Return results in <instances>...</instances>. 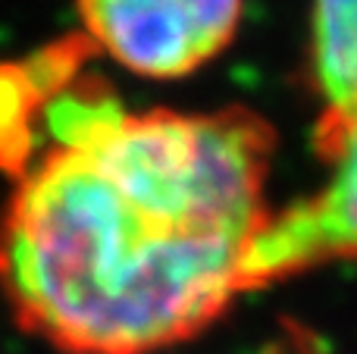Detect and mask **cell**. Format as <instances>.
<instances>
[{
  "mask_svg": "<svg viewBox=\"0 0 357 354\" xmlns=\"http://www.w3.org/2000/svg\"><path fill=\"white\" fill-rule=\"evenodd\" d=\"M50 148L0 220V286L66 354H154L241 292L276 138L245 107L129 113L98 85L47 107Z\"/></svg>",
  "mask_w": 357,
  "mask_h": 354,
  "instance_id": "6da1fadb",
  "label": "cell"
},
{
  "mask_svg": "<svg viewBox=\"0 0 357 354\" xmlns=\"http://www.w3.org/2000/svg\"><path fill=\"white\" fill-rule=\"evenodd\" d=\"M245 0H79L85 35L142 79H185L232 44Z\"/></svg>",
  "mask_w": 357,
  "mask_h": 354,
  "instance_id": "7a4b0ae2",
  "label": "cell"
},
{
  "mask_svg": "<svg viewBox=\"0 0 357 354\" xmlns=\"http://www.w3.org/2000/svg\"><path fill=\"white\" fill-rule=\"evenodd\" d=\"M317 151L326 163V182L270 217L248 257L251 288L326 261H357V110L323 113Z\"/></svg>",
  "mask_w": 357,
  "mask_h": 354,
  "instance_id": "3957f363",
  "label": "cell"
},
{
  "mask_svg": "<svg viewBox=\"0 0 357 354\" xmlns=\"http://www.w3.org/2000/svg\"><path fill=\"white\" fill-rule=\"evenodd\" d=\"M310 60L323 113L357 110V0H314Z\"/></svg>",
  "mask_w": 357,
  "mask_h": 354,
  "instance_id": "277c9868",
  "label": "cell"
}]
</instances>
